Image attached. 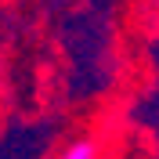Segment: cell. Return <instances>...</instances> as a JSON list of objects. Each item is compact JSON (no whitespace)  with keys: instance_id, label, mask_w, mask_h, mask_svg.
Segmentation results:
<instances>
[{"instance_id":"obj_1","label":"cell","mask_w":159,"mask_h":159,"mask_svg":"<svg viewBox=\"0 0 159 159\" xmlns=\"http://www.w3.org/2000/svg\"><path fill=\"white\" fill-rule=\"evenodd\" d=\"M98 156H101V148H98L94 138H76V141H69L54 159H98Z\"/></svg>"}]
</instances>
